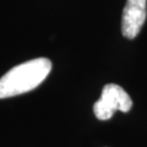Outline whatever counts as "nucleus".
Here are the masks:
<instances>
[{"label":"nucleus","instance_id":"nucleus-1","mask_svg":"<svg viewBox=\"0 0 147 147\" xmlns=\"http://www.w3.org/2000/svg\"><path fill=\"white\" fill-rule=\"evenodd\" d=\"M52 70V61L47 58L32 59L10 69L0 77V99L24 94L37 88Z\"/></svg>","mask_w":147,"mask_h":147},{"label":"nucleus","instance_id":"nucleus-2","mask_svg":"<svg viewBox=\"0 0 147 147\" xmlns=\"http://www.w3.org/2000/svg\"><path fill=\"white\" fill-rule=\"evenodd\" d=\"M132 107V100L127 92L115 84L103 87L100 98L93 104V113L99 120H109L117 110L127 113Z\"/></svg>","mask_w":147,"mask_h":147},{"label":"nucleus","instance_id":"nucleus-3","mask_svg":"<svg viewBox=\"0 0 147 147\" xmlns=\"http://www.w3.org/2000/svg\"><path fill=\"white\" fill-rule=\"evenodd\" d=\"M147 0H126L121 16V33L134 39L140 33L147 16Z\"/></svg>","mask_w":147,"mask_h":147}]
</instances>
